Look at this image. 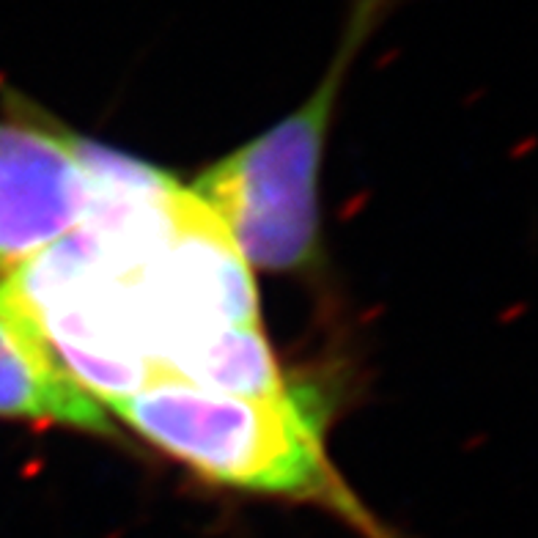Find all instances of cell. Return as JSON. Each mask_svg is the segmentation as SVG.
Listing matches in <instances>:
<instances>
[{
    "instance_id": "7a4b0ae2",
    "label": "cell",
    "mask_w": 538,
    "mask_h": 538,
    "mask_svg": "<svg viewBox=\"0 0 538 538\" xmlns=\"http://www.w3.org/2000/svg\"><path fill=\"white\" fill-rule=\"evenodd\" d=\"M398 0H349L333 64L275 126L204 168L190 193L229 231L250 269L299 273L319 253V170L327 129L354 58Z\"/></svg>"
},
{
    "instance_id": "3957f363",
    "label": "cell",
    "mask_w": 538,
    "mask_h": 538,
    "mask_svg": "<svg viewBox=\"0 0 538 538\" xmlns=\"http://www.w3.org/2000/svg\"><path fill=\"white\" fill-rule=\"evenodd\" d=\"M94 209V173L80 143L0 121V273H17L64 242Z\"/></svg>"
},
{
    "instance_id": "277c9868",
    "label": "cell",
    "mask_w": 538,
    "mask_h": 538,
    "mask_svg": "<svg viewBox=\"0 0 538 538\" xmlns=\"http://www.w3.org/2000/svg\"><path fill=\"white\" fill-rule=\"evenodd\" d=\"M0 418L118 437L105 404L64 366L9 275L0 281Z\"/></svg>"
},
{
    "instance_id": "6da1fadb",
    "label": "cell",
    "mask_w": 538,
    "mask_h": 538,
    "mask_svg": "<svg viewBox=\"0 0 538 538\" xmlns=\"http://www.w3.org/2000/svg\"><path fill=\"white\" fill-rule=\"evenodd\" d=\"M102 404L149 445L217 486L319 506L363 538H398L333 467L322 426L291 387L239 395L157 369L138 390Z\"/></svg>"
}]
</instances>
